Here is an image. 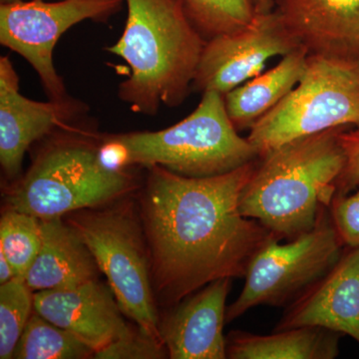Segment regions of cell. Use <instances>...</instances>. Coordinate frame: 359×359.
<instances>
[{
    "label": "cell",
    "mask_w": 359,
    "mask_h": 359,
    "mask_svg": "<svg viewBox=\"0 0 359 359\" xmlns=\"http://www.w3.org/2000/svg\"><path fill=\"white\" fill-rule=\"evenodd\" d=\"M41 221V247L25 276L33 292L70 289L97 280L99 269L77 231L62 218Z\"/></svg>",
    "instance_id": "cell-16"
},
{
    "label": "cell",
    "mask_w": 359,
    "mask_h": 359,
    "mask_svg": "<svg viewBox=\"0 0 359 359\" xmlns=\"http://www.w3.org/2000/svg\"><path fill=\"white\" fill-rule=\"evenodd\" d=\"M128 8L121 37L107 51L128 65L118 96L135 113L156 116L190 94L205 45L182 0H125Z\"/></svg>",
    "instance_id": "cell-2"
},
{
    "label": "cell",
    "mask_w": 359,
    "mask_h": 359,
    "mask_svg": "<svg viewBox=\"0 0 359 359\" xmlns=\"http://www.w3.org/2000/svg\"><path fill=\"white\" fill-rule=\"evenodd\" d=\"M18 1V0H0L1 4H11V2Z\"/></svg>",
    "instance_id": "cell-28"
},
{
    "label": "cell",
    "mask_w": 359,
    "mask_h": 359,
    "mask_svg": "<svg viewBox=\"0 0 359 359\" xmlns=\"http://www.w3.org/2000/svg\"><path fill=\"white\" fill-rule=\"evenodd\" d=\"M169 358L162 340L155 339L138 327L111 342L100 351H95L93 358L98 359H163Z\"/></svg>",
    "instance_id": "cell-23"
},
{
    "label": "cell",
    "mask_w": 359,
    "mask_h": 359,
    "mask_svg": "<svg viewBox=\"0 0 359 359\" xmlns=\"http://www.w3.org/2000/svg\"><path fill=\"white\" fill-rule=\"evenodd\" d=\"M44 143L21 178L6 194L8 208L39 219L115 202L138 185L129 168L106 164L102 134L84 118L43 138Z\"/></svg>",
    "instance_id": "cell-4"
},
{
    "label": "cell",
    "mask_w": 359,
    "mask_h": 359,
    "mask_svg": "<svg viewBox=\"0 0 359 359\" xmlns=\"http://www.w3.org/2000/svg\"><path fill=\"white\" fill-rule=\"evenodd\" d=\"M346 165L337 181V195L353 192L359 186V129H346L340 135Z\"/></svg>",
    "instance_id": "cell-25"
},
{
    "label": "cell",
    "mask_w": 359,
    "mask_h": 359,
    "mask_svg": "<svg viewBox=\"0 0 359 359\" xmlns=\"http://www.w3.org/2000/svg\"><path fill=\"white\" fill-rule=\"evenodd\" d=\"M94 351L74 334L33 309L15 349V359H86Z\"/></svg>",
    "instance_id": "cell-19"
},
{
    "label": "cell",
    "mask_w": 359,
    "mask_h": 359,
    "mask_svg": "<svg viewBox=\"0 0 359 359\" xmlns=\"http://www.w3.org/2000/svg\"><path fill=\"white\" fill-rule=\"evenodd\" d=\"M231 278H222L189 295L160 321V332L172 359H224L226 297Z\"/></svg>",
    "instance_id": "cell-14"
},
{
    "label": "cell",
    "mask_w": 359,
    "mask_h": 359,
    "mask_svg": "<svg viewBox=\"0 0 359 359\" xmlns=\"http://www.w3.org/2000/svg\"><path fill=\"white\" fill-rule=\"evenodd\" d=\"M185 119L160 131L103 135L101 152L110 167L160 166L192 178L218 176L259 159L226 113L223 94L208 91Z\"/></svg>",
    "instance_id": "cell-5"
},
{
    "label": "cell",
    "mask_w": 359,
    "mask_h": 359,
    "mask_svg": "<svg viewBox=\"0 0 359 359\" xmlns=\"http://www.w3.org/2000/svg\"><path fill=\"white\" fill-rule=\"evenodd\" d=\"M34 309V292L25 278L0 285V358L11 359Z\"/></svg>",
    "instance_id": "cell-22"
},
{
    "label": "cell",
    "mask_w": 359,
    "mask_h": 359,
    "mask_svg": "<svg viewBox=\"0 0 359 359\" xmlns=\"http://www.w3.org/2000/svg\"><path fill=\"white\" fill-rule=\"evenodd\" d=\"M346 129L294 139L259 158L241 198L242 214L280 241L313 230L320 212L337 195L346 165L340 141Z\"/></svg>",
    "instance_id": "cell-3"
},
{
    "label": "cell",
    "mask_w": 359,
    "mask_h": 359,
    "mask_svg": "<svg viewBox=\"0 0 359 359\" xmlns=\"http://www.w3.org/2000/svg\"><path fill=\"white\" fill-rule=\"evenodd\" d=\"M320 327L359 344V248H347L334 268L287 306L276 330Z\"/></svg>",
    "instance_id": "cell-13"
},
{
    "label": "cell",
    "mask_w": 359,
    "mask_h": 359,
    "mask_svg": "<svg viewBox=\"0 0 359 359\" xmlns=\"http://www.w3.org/2000/svg\"><path fill=\"white\" fill-rule=\"evenodd\" d=\"M88 105L69 97L39 102L20 92V77L7 56L0 58V164L7 178H18L23 158L35 142L82 119Z\"/></svg>",
    "instance_id": "cell-11"
},
{
    "label": "cell",
    "mask_w": 359,
    "mask_h": 359,
    "mask_svg": "<svg viewBox=\"0 0 359 359\" xmlns=\"http://www.w3.org/2000/svg\"><path fill=\"white\" fill-rule=\"evenodd\" d=\"M340 127L359 129V54H309L301 81L247 138L262 158L287 142Z\"/></svg>",
    "instance_id": "cell-6"
},
{
    "label": "cell",
    "mask_w": 359,
    "mask_h": 359,
    "mask_svg": "<svg viewBox=\"0 0 359 359\" xmlns=\"http://www.w3.org/2000/svg\"><path fill=\"white\" fill-rule=\"evenodd\" d=\"M273 238L250 263L244 289L226 306V323L257 306H287L327 275L344 254L330 208L318 216L313 230L285 244Z\"/></svg>",
    "instance_id": "cell-8"
},
{
    "label": "cell",
    "mask_w": 359,
    "mask_h": 359,
    "mask_svg": "<svg viewBox=\"0 0 359 359\" xmlns=\"http://www.w3.org/2000/svg\"><path fill=\"white\" fill-rule=\"evenodd\" d=\"M299 47L275 11L257 13L245 29L205 42L192 89L224 95L263 72L269 59Z\"/></svg>",
    "instance_id": "cell-10"
},
{
    "label": "cell",
    "mask_w": 359,
    "mask_h": 359,
    "mask_svg": "<svg viewBox=\"0 0 359 359\" xmlns=\"http://www.w3.org/2000/svg\"><path fill=\"white\" fill-rule=\"evenodd\" d=\"M15 276L13 266L8 261L4 252L0 250V283L4 285L9 280H13Z\"/></svg>",
    "instance_id": "cell-26"
},
{
    "label": "cell",
    "mask_w": 359,
    "mask_h": 359,
    "mask_svg": "<svg viewBox=\"0 0 359 359\" xmlns=\"http://www.w3.org/2000/svg\"><path fill=\"white\" fill-rule=\"evenodd\" d=\"M344 334L320 327H301L257 335L235 330L226 339L231 359H334Z\"/></svg>",
    "instance_id": "cell-18"
},
{
    "label": "cell",
    "mask_w": 359,
    "mask_h": 359,
    "mask_svg": "<svg viewBox=\"0 0 359 359\" xmlns=\"http://www.w3.org/2000/svg\"><path fill=\"white\" fill-rule=\"evenodd\" d=\"M41 247V221L32 215L6 210L0 219V250L15 276L25 278Z\"/></svg>",
    "instance_id": "cell-21"
},
{
    "label": "cell",
    "mask_w": 359,
    "mask_h": 359,
    "mask_svg": "<svg viewBox=\"0 0 359 359\" xmlns=\"http://www.w3.org/2000/svg\"><path fill=\"white\" fill-rule=\"evenodd\" d=\"M308 57L306 49L299 47L282 56L275 67L224 94L226 113L238 132L252 128L289 95L301 81Z\"/></svg>",
    "instance_id": "cell-17"
},
{
    "label": "cell",
    "mask_w": 359,
    "mask_h": 359,
    "mask_svg": "<svg viewBox=\"0 0 359 359\" xmlns=\"http://www.w3.org/2000/svg\"><path fill=\"white\" fill-rule=\"evenodd\" d=\"M330 212L344 247L359 248V186L353 194L335 195Z\"/></svg>",
    "instance_id": "cell-24"
},
{
    "label": "cell",
    "mask_w": 359,
    "mask_h": 359,
    "mask_svg": "<svg viewBox=\"0 0 359 359\" xmlns=\"http://www.w3.org/2000/svg\"><path fill=\"white\" fill-rule=\"evenodd\" d=\"M34 309L74 334L94 353L131 330L112 290L98 280L70 289L35 292Z\"/></svg>",
    "instance_id": "cell-12"
},
{
    "label": "cell",
    "mask_w": 359,
    "mask_h": 359,
    "mask_svg": "<svg viewBox=\"0 0 359 359\" xmlns=\"http://www.w3.org/2000/svg\"><path fill=\"white\" fill-rule=\"evenodd\" d=\"M273 11L309 54L358 55L359 0H275Z\"/></svg>",
    "instance_id": "cell-15"
},
{
    "label": "cell",
    "mask_w": 359,
    "mask_h": 359,
    "mask_svg": "<svg viewBox=\"0 0 359 359\" xmlns=\"http://www.w3.org/2000/svg\"><path fill=\"white\" fill-rule=\"evenodd\" d=\"M98 208L72 212L66 222L88 247L123 313L146 334L162 340L141 221L124 207Z\"/></svg>",
    "instance_id": "cell-7"
},
{
    "label": "cell",
    "mask_w": 359,
    "mask_h": 359,
    "mask_svg": "<svg viewBox=\"0 0 359 359\" xmlns=\"http://www.w3.org/2000/svg\"><path fill=\"white\" fill-rule=\"evenodd\" d=\"M125 0H42L0 4V43L25 59L36 71L49 100L69 98L53 63L58 40L84 20L107 23Z\"/></svg>",
    "instance_id": "cell-9"
},
{
    "label": "cell",
    "mask_w": 359,
    "mask_h": 359,
    "mask_svg": "<svg viewBox=\"0 0 359 359\" xmlns=\"http://www.w3.org/2000/svg\"><path fill=\"white\" fill-rule=\"evenodd\" d=\"M254 4L259 14L271 13L275 7V0H254Z\"/></svg>",
    "instance_id": "cell-27"
},
{
    "label": "cell",
    "mask_w": 359,
    "mask_h": 359,
    "mask_svg": "<svg viewBox=\"0 0 359 359\" xmlns=\"http://www.w3.org/2000/svg\"><path fill=\"white\" fill-rule=\"evenodd\" d=\"M189 18L208 40L245 29L256 18L254 0H182Z\"/></svg>",
    "instance_id": "cell-20"
},
{
    "label": "cell",
    "mask_w": 359,
    "mask_h": 359,
    "mask_svg": "<svg viewBox=\"0 0 359 359\" xmlns=\"http://www.w3.org/2000/svg\"><path fill=\"white\" fill-rule=\"evenodd\" d=\"M259 159L218 176L192 178L147 167L140 219L154 292L177 304L222 278H242L273 233L241 212Z\"/></svg>",
    "instance_id": "cell-1"
}]
</instances>
